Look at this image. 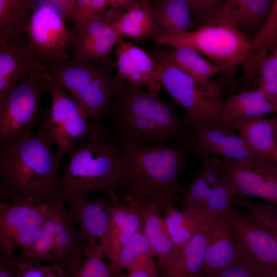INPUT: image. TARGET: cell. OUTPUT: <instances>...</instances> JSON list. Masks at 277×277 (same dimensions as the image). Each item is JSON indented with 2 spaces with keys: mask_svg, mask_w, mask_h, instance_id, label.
Here are the masks:
<instances>
[{
  "mask_svg": "<svg viewBox=\"0 0 277 277\" xmlns=\"http://www.w3.org/2000/svg\"><path fill=\"white\" fill-rule=\"evenodd\" d=\"M165 214L167 227L175 248L173 259L194 235L206 232L219 215L207 210H179L176 206L169 208Z\"/></svg>",
  "mask_w": 277,
  "mask_h": 277,
  "instance_id": "cell-23",
  "label": "cell"
},
{
  "mask_svg": "<svg viewBox=\"0 0 277 277\" xmlns=\"http://www.w3.org/2000/svg\"><path fill=\"white\" fill-rule=\"evenodd\" d=\"M39 66L26 37L0 43V101Z\"/></svg>",
  "mask_w": 277,
  "mask_h": 277,
  "instance_id": "cell-21",
  "label": "cell"
},
{
  "mask_svg": "<svg viewBox=\"0 0 277 277\" xmlns=\"http://www.w3.org/2000/svg\"><path fill=\"white\" fill-rule=\"evenodd\" d=\"M156 21L168 35H179L191 31L195 24L187 0L153 1Z\"/></svg>",
  "mask_w": 277,
  "mask_h": 277,
  "instance_id": "cell-30",
  "label": "cell"
},
{
  "mask_svg": "<svg viewBox=\"0 0 277 277\" xmlns=\"http://www.w3.org/2000/svg\"><path fill=\"white\" fill-rule=\"evenodd\" d=\"M119 37H148L151 39L164 34L158 25L153 12V1L141 0L130 10L111 22Z\"/></svg>",
  "mask_w": 277,
  "mask_h": 277,
  "instance_id": "cell-25",
  "label": "cell"
},
{
  "mask_svg": "<svg viewBox=\"0 0 277 277\" xmlns=\"http://www.w3.org/2000/svg\"><path fill=\"white\" fill-rule=\"evenodd\" d=\"M274 2V0H227V6L235 26L250 40L251 37L254 40L265 24Z\"/></svg>",
  "mask_w": 277,
  "mask_h": 277,
  "instance_id": "cell-26",
  "label": "cell"
},
{
  "mask_svg": "<svg viewBox=\"0 0 277 277\" xmlns=\"http://www.w3.org/2000/svg\"><path fill=\"white\" fill-rule=\"evenodd\" d=\"M17 268V277H66L63 271L53 264L30 262L20 264Z\"/></svg>",
  "mask_w": 277,
  "mask_h": 277,
  "instance_id": "cell-42",
  "label": "cell"
},
{
  "mask_svg": "<svg viewBox=\"0 0 277 277\" xmlns=\"http://www.w3.org/2000/svg\"><path fill=\"white\" fill-rule=\"evenodd\" d=\"M231 197H260L277 204V167L270 157L236 162L211 159Z\"/></svg>",
  "mask_w": 277,
  "mask_h": 277,
  "instance_id": "cell-10",
  "label": "cell"
},
{
  "mask_svg": "<svg viewBox=\"0 0 277 277\" xmlns=\"http://www.w3.org/2000/svg\"><path fill=\"white\" fill-rule=\"evenodd\" d=\"M120 277H121V275H120Z\"/></svg>",
  "mask_w": 277,
  "mask_h": 277,
  "instance_id": "cell-50",
  "label": "cell"
},
{
  "mask_svg": "<svg viewBox=\"0 0 277 277\" xmlns=\"http://www.w3.org/2000/svg\"><path fill=\"white\" fill-rule=\"evenodd\" d=\"M61 200H26L10 204L0 203V252L12 255L11 245L14 237L31 226L42 225Z\"/></svg>",
  "mask_w": 277,
  "mask_h": 277,
  "instance_id": "cell-14",
  "label": "cell"
},
{
  "mask_svg": "<svg viewBox=\"0 0 277 277\" xmlns=\"http://www.w3.org/2000/svg\"><path fill=\"white\" fill-rule=\"evenodd\" d=\"M54 212L43 224L40 233L35 242L29 247L22 249L19 254L11 258V263L15 267L30 262L51 263L54 235Z\"/></svg>",
  "mask_w": 277,
  "mask_h": 277,
  "instance_id": "cell-33",
  "label": "cell"
},
{
  "mask_svg": "<svg viewBox=\"0 0 277 277\" xmlns=\"http://www.w3.org/2000/svg\"><path fill=\"white\" fill-rule=\"evenodd\" d=\"M120 145V174L115 195L121 201L138 204L152 202L161 213L181 202L186 189L180 175L190 150L186 141Z\"/></svg>",
  "mask_w": 277,
  "mask_h": 277,
  "instance_id": "cell-1",
  "label": "cell"
},
{
  "mask_svg": "<svg viewBox=\"0 0 277 277\" xmlns=\"http://www.w3.org/2000/svg\"><path fill=\"white\" fill-rule=\"evenodd\" d=\"M143 227L152 255L156 258L159 273L171 262L175 248L164 217L152 202L141 205Z\"/></svg>",
  "mask_w": 277,
  "mask_h": 277,
  "instance_id": "cell-24",
  "label": "cell"
},
{
  "mask_svg": "<svg viewBox=\"0 0 277 277\" xmlns=\"http://www.w3.org/2000/svg\"><path fill=\"white\" fill-rule=\"evenodd\" d=\"M107 229L100 242V248L113 268L122 248L143 227L141 205L123 203L116 195Z\"/></svg>",
  "mask_w": 277,
  "mask_h": 277,
  "instance_id": "cell-16",
  "label": "cell"
},
{
  "mask_svg": "<svg viewBox=\"0 0 277 277\" xmlns=\"http://www.w3.org/2000/svg\"><path fill=\"white\" fill-rule=\"evenodd\" d=\"M195 24L199 28L217 19L222 13L227 0H187Z\"/></svg>",
  "mask_w": 277,
  "mask_h": 277,
  "instance_id": "cell-37",
  "label": "cell"
},
{
  "mask_svg": "<svg viewBox=\"0 0 277 277\" xmlns=\"http://www.w3.org/2000/svg\"><path fill=\"white\" fill-rule=\"evenodd\" d=\"M231 205H236L250 210L252 217L267 232L277 239V206L270 202L257 203L245 197H231Z\"/></svg>",
  "mask_w": 277,
  "mask_h": 277,
  "instance_id": "cell-34",
  "label": "cell"
},
{
  "mask_svg": "<svg viewBox=\"0 0 277 277\" xmlns=\"http://www.w3.org/2000/svg\"><path fill=\"white\" fill-rule=\"evenodd\" d=\"M140 0H108V9L123 13L136 6Z\"/></svg>",
  "mask_w": 277,
  "mask_h": 277,
  "instance_id": "cell-45",
  "label": "cell"
},
{
  "mask_svg": "<svg viewBox=\"0 0 277 277\" xmlns=\"http://www.w3.org/2000/svg\"><path fill=\"white\" fill-rule=\"evenodd\" d=\"M269 273H271L256 266L244 254L236 264L203 274L201 277H263Z\"/></svg>",
  "mask_w": 277,
  "mask_h": 277,
  "instance_id": "cell-39",
  "label": "cell"
},
{
  "mask_svg": "<svg viewBox=\"0 0 277 277\" xmlns=\"http://www.w3.org/2000/svg\"><path fill=\"white\" fill-rule=\"evenodd\" d=\"M107 14L94 18L75 34L71 59L81 62H106L119 38Z\"/></svg>",
  "mask_w": 277,
  "mask_h": 277,
  "instance_id": "cell-17",
  "label": "cell"
},
{
  "mask_svg": "<svg viewBox=\"0 0 277 277\" xmlns=\"http://www.w3.org/2000/svg\"><path fill=\"white\" fill-rule=\"evenodd\" d=\"M36 0H0V43L26 37Z\"/></svg>",
  "mask_w": 277,
  "mask_h": 277,
  "instance_id": "cell-27",
  "label": "cell"
},
{
  "mask_svg": "<svg viewBox=\"0 0 277 277\" xmlns=\"http://www.w3.org/2000/svg\"><path fill=\"white\" fill-rule=\"evenodd\" d=\"M205 233L206 243L202 275L233 265L244 256L226 213L220 214Z\"/></svg>",
  "mask_w": 277,
  "mask_h": 277,
  "instance_id": "cell-18",
  "label": "cell"
},
{
  "mask_svg": "<svg viewBox=\"0 0 277 277\" xmlns=\"http://www.w3.org/2000/svg\"><path fill=\"white\" fill-rule=\"evenodd\" d=\"M12 257L0 252V277H17L18 268L12 264Z\"/></svg>",
  "mask_w": 277,
  "mask_h": 277,
  "instance_id": "cell-44",
  "label": "cell"
},
{
  "mask_svg": "<svg viewBox=\"0 0 277 277\" xmlns=\"http://www.w3.org/2000/svg\"><path fill=\"white\" fill-rule=\"evenodd\" d=\"M170 60L182 71L199 84H205L222 69L206 60L195 49L187 46H170L166 50Z\"/></svg>",
  "mask_w": 277,
  "mask_h": 277,
  "instance_id": "cell-31",
  "label": "cell"
},
{
  "mask_svg": "<svg viewBox=\"0 0 277 277\" xmlns=\"http://www.w3.org/2000/svg\"><path fill=\"white\" fill-rule=\"evenodd\" d=\"M71 0L37 1L26 39L44 70L53 63L68 60L75 34L66 25Z\"/></svg>",
  "mask_w": 277,
  "mask_h": 277,
  "instance_id": "cell-9",
  "label": "cell"
},
{
  "mask_svg": "<svg viewBox=\"0 0 277 277\" xmlns=\"http://www.w3.org/2000/svg\"><path fill=\"white\" fill-rule=\"evenodd\" d=\"M277 44V0H274L271 12L263 28L252 42V49L267 52Z\"/></svg>",
  "mask_w": 277,
  "mask_h": 277,
  "instance_id": "cell-41",
  "label": "cell"
},
{
  "mask_svg": "<svg viewBox=\"0 0 277 277\" xmlns=\"http://www.w3.org/2000/svg\"><path fill=\"white\" fill-rule=\"evenodd\" d=\"M271 112L277 114V99L259 88L242 91L226 100L219 124L233 129L232 125L239 120L260 117Z\"/></svg>",
  "mask_w": 277,
  "mask_h": 277,
  "instance_id": "cell-22",
  "label": "cell"
},
{
  "mask_svg": "<svg viewBox=\"0 0 277 277\" xmlns=\"http://www.w3.org/2000/svg\"><path fill=\"white\" fill-rule=\"evenodd\" d=\"M206 232L197 233L159 272V277H201L206 248Z\"/></svg>",
  "mask_w": 277,
  "mask_h": 277,
  "instance_id": "cell-28",
  "label": "cell"
},
{
  "mask_svg": "<svg viewBox=\"0 0 277 277\" xmlns=\"http://www.w3.org/2000/svg\"><path fill=\"white\" fill-rule=\"evenodd\" d=\"M112 196L84 199L69 203L68 212L80 228L82 239L91 247L100 248V242L109 225L113 206Z\"/></svg>",
  "mask_w": 277,
  "mask_h": 277,
  "instance_id": "cell-20",
  "label": "cell"
},
{
  "mask_svg": "<svg viewBox=\"0 0 277 277\" xmlns=\"http://www.w3.org/2000/svg\"><path fill=\"white\" fill-rule=\"evenodd\" d=\"M108 9V0H73L68 18L72 31L75 34L92 19L106 15Z\"/></svg>",
  "mask_w": 277,
  "mask_h": 277,
  "instance_id": "cell-36",
  "label": "cell"
},
{
  "mask_svg": "<svg viewBox=\"0 0 277 277\" xmlns=\"http://www.w3.org/2000/svg\"><path fill=\"white\" fill-rule=\"evenodd\" d=\"M46 123L0 147V203L53 201L58 195L61 162Z\"/></svg>",
  "mask_w": 277,
  "mask_h": 277,
  "instance_id": "cell-2",
  "label": "cell"
},
{
  "mask_svg": "<svg viewBox=\"0 0 277 277\" xmlns=\"http://www.w3.org/2000/svg\"><path fill=\"white\" fill-rule=\"evenodd\" d=\"M121 277H159V273L146 268H136L128 271L127 274L122 273Z\"/></svg>",
  "mask_w": 277,
  "mask_h": 277,
  "instance_id": "cell-46",
  "label": "cell"
},
{
  "mask_svg": "<svg viewBox=\"0 0 277 277\" xmlns=\"http://www.w3.org/2000/svg\"><path fill=\"white\" fill-rule=\"evenodd\" d=\"M271 158L273 160L277 167V149L274 152Z\"/></svg>",
  "mask_w": 277,
  "mask_h": 277,
  "instance_id": "cell-48",
  "label": "cell"
},
{
  "mask_svg": "<svg viewBox=\"0 0 277 277\" xmlns=\"http://www.w3.org/2000/svg\"><path fill=\"white\" fill-rule=\"evenodd\" d=\"M186 124L188 129L186 141L194 157L202 158L215 154L236 162L261 157L249 148L240 134L235 133L234 129L223 127L219 123Z\"/></svg>",
  "mask_w": 277,
  "mask_h": 277,
  "instance_id": "cell-12",
  "label": "cell"
},
{
  "mask_svg": "<svg viewBox=\"0 0 277 277\" xmlns=\"http://www.w3.org/2000/svg\"><path fill=\"white\" fill-rule=\"evenodd\" d=\"M212 189V187L199 173L194 175L190 186L182 197V209L206 210L205 206Z\"/></svg>",
  "mask_w": 277,
  "mask_h": 277,
  "instance_id": "cell-38",
  "label": "cell"
},
{
  "mask_svg": "<svg viewBox=\"0 0 277 277\" xmlns=\"http://www.w3.org/2000/svg\"><path fill=\"white\" fill-rule=\"evenodd\" d=\"M53 76L39 66L0 101V147L46 123L50 110L42 105Z\"/></svg>",
  "mask_w": 277,
  "mask_h": 277,
  "instance_id": "cell-8",
  "label": "cell"
},
{
  "mask_svg": "<svg viewBox=\"0 0 277 277\" xmlns=\"http://www.w3.org/2000/svg\"><path fill=\"white\" fill-rule=\"evenodd\" d=\"M54 227L51 264L71 277L82 265L87 243L75 228L74 221L61 200L54 212Z\"/></svg>",
  "mask_w": 277,
  "mask_h": 277,
  "instance_id": "cell-15",
  "label": "cell"
},
{
  "mask_svg": "<svg viewBox=\"0 0 277 277\" xmlns=\"http://www.w3.org/2000/svg\"><path fill=\"white\" fill-rule=\"evenodd\" d=\"M249 148L257 156L271 157L277 149V141L270 119L245 118L233 123Z\"/></svg>",
  "mask_w": 277,
  "mask_h": 277,
  "instance_id": "cell-29",
  "label": "cell"
},
{
  "mask_svg": "<svg viewBox=\"0 0 277 277\" xmlns=\"http://www.w3.org/2000/svg\"><path fill=\"white\" fill-rule=\"evenodd\" d=\"M226 214L242 251L258 267L277 273V239L249 214L232 207Z\"/></svg>",
  "mask_w": 277,
  "mask_h": 277,
  "instance_id": "cell-13",
  "label": "cell"
},
{
  "mask_svg": "<svg viewBox=\"0 0 277 277\" xmlns=\"http://www.w3.org/2000/svg\"><path fill=\"white\" fill-rule=\"evenodd\" d=\"M170 46H187L210 58L222 69L224 82L233 94L237 67L244 63L252 49V41L234 24L225 7L215 21L194 31L179 35L163 34L152 38Z\"/></svg>",
  "mask_w": 277,
  "mask_h": 277,
  "instance_id": "cell-6",
  "label": "cell"
},
{
  "mask_svg": "<svg viewBox=\"0 0 277 277\" xmlns=\"http://www.w3.org/2000/svg\"><path fill=\"white\" fill-rule=\"evenodd\" d=\"M104 117L119 144H161L185 141L188 129L174 106L146 91L141 85L124 83Z\"/></svg>",
  "mask_w": 277,
  "mask_h": 277,
  "instance_id": "cell-3",
  "label": "cell"
},
{
  "mask_svg": "<svg viewBox=\"0 0 277 277\" xmlns=\"http://www.w3.org/2000/svg\"><path fill=\"white\" fill-rule=\"evenodd\" d=\"M105 258L100 248L88 246L82 265L71 277H120L122 272H115Z\"/></svg>",
  "mask_w": 277,
  "mask_h": 277,
  "instance_id": "cell-35",
  "label": "cell"
},
{
  "mask_svg": "<svg viewBox=\"0 0 277 277\" xmlns=\"http://www.w3.org/2000/svg\"><path fill=\"white\" fill-rule=\"evenodd\" d=\"M257 88L277 99V53L268 56L262 62L257 77Z\"/></svg>",
  "mask_w": 277,
  "mask_h": 277,
  "instance_id": "cell-40",
  "label": "cell"
},
{
  "mask_svg": "<svg viewBox=\"0 0 277 277\" xmlns=\"http://www.w3.org/2000/svg\"><path fill=\"white\" fill-rule=\"evenodd\" d=\"M270 121L274 130L277 141V114L275 118L270 119Z\"/></svg>",
  "mask_w": 277,
  "mask_h": 277,
  "instance_id": "cell-47",
  "label": "cell"
},
{
  "mask_svg": "<svg viewBox=\"0 0 277 277\" xmlns=\"http://www.w3.org/2000/svg\"><path fill=\"white\" fill-rule=\"evenodd\" d=\"M115 66L112 58L103 62L70 58L50 65L44 70L80 104L91 125L97 127L125 83L112 74Z\"/></svg>",
  "mask_w": 277,
  "mask_h": 277,
  "instance_id": "cell-5",
  "label": "cell"
},
{
  "mask_svg": "<svg viewBox=\"0 0 277 277\" xmlns=\"http://www.w3.org/2000/svg\"><path fill=\"white\" fill-rule=\"evenodd\" d=\"M148 240L141 228L121 250L112 268L116 272L136 268L158 271Z\"/></svg>",
  "mask_w": 277,
  "mask_h": 277,
  "instance_id": "cell-32",
  "label": "cell"
},
{
  "mask_svg": "<svg viewBox=\"0 0 277 277\" xmlns=\"http://www.w3.org/2000/svg\"><path fill=\"white\" fill-rule=\"evenodd\" d=\"M117 73L123 81L147 87L148 92L158 96L161 87L158 72L149 53L131 42H120L115 52Z\"/></svg>",
  "mask_w": 277,
  "mask_h": 277,
  "instance_id": "cell-19",
  "label": "cell"
},
{
  "mask_svg": "<svg viewBox=\"0 0 277 277\" xmlns=\"http://www.w3.org/2000/svg\"><path fill=\"white\" fill-rule=\"evenodd\" d=\"M273 51L277 53V45H276L275 48H274V49L273 50Z\"/></svg>",
  "mask_w": 277,
  "mask_h": 277,
  "instance_id": "cell-49",
  "label": "cell"
},
{
  "mask_svg": "<svg viewBox=\"0 0 277 277\" xmlns=\"http://www.w3.org/2000/svg\"><path fill=\"white\" fill-rule=\"evenodd\" d=\"M66 154V164L58 179L60 199L69 203L98 191L116 195L121 147L110 129L100 124Z\"/></svg>",
  "mask_w": 277,
  "mask_h": 277,
  "instance_id": "cell-4",
  "label": "cell"
},
{
  "mask_svg": "<svg viewBox=\"0 0 277 277\" xmlns=\"http://www.w3.org/2000/svg\"><path fill=\"white\" fill-rule=\"evenodd\" d=\"M199 173L213 187L222 184L221 175L213 166L210 156L202 157V169Z\"/></svg>",
  "mask_w": 277,
  "mask_h": 277,
  "instance_id": "cell-43",
  "label": "cell"
},
{
  "mask_svg": "<svg viewBox=\"0 0 277 277\" xmlns=\"http://www.w3.org/2000/svg\"><path fill=\"white\" fill-rule=\"evenodd\" d=\"M157 68L161 86L186 113V124H218L226 100L223 85L212 79L199 84L179 69L168 57L166 50L149 53Z\"/></svg>",
  "mask_w": 277,
  "mask_h": 277,
  "instance_id": "cell-7",
  "label": "cell"
},
{
  "mask_svg": "<svg viewBox=\"0 0 277 277\" xmlns=\"http://www.w3.org/2000/svg\"><path fill=\"white\" fill-rule=\"evenodd\" d=\"M48 93L51 95L49 116L46 125L57 146L60 162L69 149L86 138L94 129L80 104L53 77Z\"/></svg>",
  "mask_w": 277,
  "mask_h": 277,
  "instance_id": "cell-11",
  "label": "cell"
},
{
  "mask_svg": "<svg viewBox=\"0 0 277 277\" xmlns=\"http://www.w3.org/2000/svg\"><path fill=\"white\" fill-rule=\"evenodd\" d=\"M277 45V44H276Z\"/></svg>",
  "mask_w": 277,
  "mask_h": 277,
  "instance_id": "cell-51",
  "label": "cell"
}]
</instances>
